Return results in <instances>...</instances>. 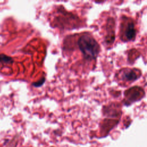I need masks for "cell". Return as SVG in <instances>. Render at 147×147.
Wrapping results in <instances>:
<instances>
[{
    "instance_id": "obj_2",
    "label": "cell",
    "mask_w": 147,
    "mask_h": 147,
    "mask_svg": "<svg viewBox=\"0 0 147 147\" xmlns=\"http://www.w3.org/2000/svg\"><path fill=\"white\" fill-rule=\"evenodd\" d=\"M124 32L125 38L127 40H134L136 35V30L134 23L133 21H129L125 26Z\"/></svg>"
},
{
    "instance_id": "obj_4",
    "label": "cell",
    "mask_w": 147,
    "mask_h": 147,
    "mask_svg": "<svg viewBox=\"0 0 147 147\" xmlns=\"http://www.w3.org/2000/svg\"><path fill=\"white\" fill-rule=\"evenodd\" d=\"M13 62V59L5 54L0 55V65H11Z\"/></svg>"
},
{
    "instance_id": "obj_3",
    "label": "cell",
    "mask_w": 147,
    "mask_h": 147,
    "mask_svg": "<svg viewBox=\"0 0 147 147\" xmlns=\"http://www.w3.org/2000/svg\"><path fill=\"white\" fill-rule=\"evenodd\" d=\"M122 79L127 82H132L138 79V75L130 69H125L123 70L121 73Z\"/></svg>"
},
{
    "instance_id": "obj_1",
    "label": "cell",
    "mask_w": 147,
    "mask_h": 147,
    "mask_svg": "<svg viewBox=\"0 0 147 147\" xmlns=\"http://www.w3.org/2000/svg\"><path fill=\"white\" fill-rule=\"evenodd\" d=\"M78 45L83 57L88 61L95 60L101 51L99 43L90 35H83L78 41Z\"/></svg>"
},
{
    "instance_id": "obj_5",
    "label": "cell",
    "mask_w": 147,
    "mask_h": 147,
    "mask_svg": "<svg viewBox=\"0 0 147 147\" xmlns=\"http://www.w3.org/2000/svg\"><path fill=\"white\" fill-rule=\"evenodd\" d=\"M45 79L44 78H43L39 81H38L37 82H35V83H33V85L35 87H40L44 84V83L45 82Z\"/></svg>"
}]
</instances>
